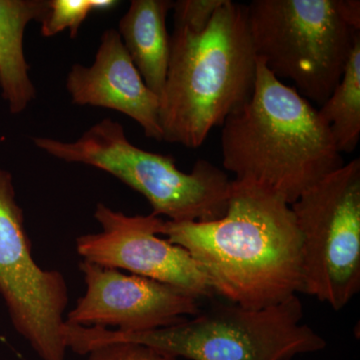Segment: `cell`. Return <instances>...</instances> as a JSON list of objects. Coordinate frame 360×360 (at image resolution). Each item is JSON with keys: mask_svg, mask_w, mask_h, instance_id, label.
Instances as JSON below:
<instances>
[{"mask_svg": "<svg viewBox=\"0 0 360 360\" xmlns=\"http://www.w3.org/2000/svg\"><path fill=\"white\" fill-rule=\"evenodd\" d=\"M221 127L225 169L269 187L290 205L345 165L319 111L258 58L252 94Z\"/></svg>", "mask_w": 360, "mask_h": 360, "instance_id": "2", "label": "cell"}, {"mask_svg": "<svg viewBox=\"0 0 360 360\" xmlns=\"http://www.w3.org/2000/svg\"><path fill=\"white\" fill-rule=\"evenodd\" d=\"M319 115L340 153H354L360 139V33L354 39L340 82Z\"/></svg>", "mask_w": 360, "mask_h": 360, "instance_id": "14", "label": "cell"}, {"mask_svg": "<svg viewBox=\"0 0 360 360\" xmlns=\"http://www.w3.org/2000/svg\"><path fill=\"white\" fill-rule=\"evenodd\" d=\"M87 360H176L153 348L130 342L110 341L92 347Z\"/></svg>", "mask_w": 360, "mask_h": 360, "instance_id": "17", "label": "cell"}, {"mask_svg": "<svg viewBox=\"0 0 360 360\" xmlns=\"http://www.w3.org/2000/svg\"><path fill=\"white\" fill-rule=\"evenodd\" d=\"M246 8L257 58L305 99L326 103L359 33L342 20L336 0H255Z\"/></svg>", "mask_w": 360, "mask_h": 360, "instance_id": "6", "label": "cell"}, {"mask_svg": "<svg viewBox=\"0 0 360 360\" xmlns=\"http://www.w3.org/2000/svg\"><path fill=\"white\" fill-rule=\"evenodd\" d=\"M257 63L243 4L225 0L201 32L174 25L160 96L162 141L202 146L250 98Z\"/></svg>", "mask_w": 360, "mask_h": 360, "instance_id": "3", "label": "cell"}, {"mask_svg": "<svg viewBox=\"0 0 360 360\" xmlns=\"http://www.w3.org/2000/svg\"><path fill=\"white\" fill-rule=\"evenodd\" d=\"M66 89L72 103L118 111L139 123L146 137L162 141L160 97L144 84L115 28L101 35L91 65H72Z\"/></svg>", "mask_w": 360, "mask_h": 360, "instance_id": "11", "label": "cell"}, {"mask_svg": "<svg viewBox=\"0 0 360 360\" xmlns=\"http://www.w3.org/2000/svg\"><path fill=\"white\" fill-rule=\"evenodd\" d=\"M172 6L170 0H132L118 23L117 32L125 49L144 84L160 101L169 63L167 18Z\"/></svg>", "mask_w": 360, "mask_h": 360, "instance_id": "12", "label": "cell"}, {"mask_svg": "<svg viewBox=\"0 0 360 360\" xmlns=\"http://www.w3.org/2000/svg\"><path fill=\"white\" fill-rule=\"evenodd\" d=\"M225 0H177L174 1V25L184 26L193 32L206 30L217 9Z\"/></svg>", "mask_w": 360, "mask_h": 360, "instance_id": "16", "label": "cell"}, {"mask_svg": "<svg viewBox=\"0 0 360 360\" xmlns=\"http://www.w3.org/2000/svg\"><path fill=\"white\" fill-rule=\"evenodd\" d=\"M302 239V293L341 310L360 290V160L291 205Z\"/></svg>", "mask_w": 360, "mask_h": 360, "instance_id": "7", "label": "cell"}, {"mask_svg": "<svg viewBox=\"0 0 360 360\" xmlns=\"http://www.w3.org/2000/svg\"><path fill=\"white\" fill-rule=\"evenodd\" d=\"M94 217L103 231L78 236L77 250L85 262L174 286L200 298L215 295L198 262L181 246L160 238L165 220L151 213L129 215L97 203Z\"/></svg>", "mask_w": 360, "mask_h": 360, "instance_id": "9", "label": "cell"}, {"mask_svg": "<svg viewBox=\"0 0 360 360\" xmlns=\"http://www.w3.org/2000/svg\"><path fill=\"white\" fill-rule=\"evenodd\" d=\"M40 150L68 163L108 172L142 194L156 217L174 222L212 221L227 210L231 180L210 161L200 160L191 172L179 170L172 155L149 153L127 139L120 122L104 118L77 141L34 137Z\"/></svg>", "mask_w": 360, "mask_h": 360, "instance_id": "5", "label": "cell"}, {"mask_svg": "<svg viewBox=\"0 0 360 360\" xmlns=\"http://www.w3.org/2000/svg\"><path fill=\"white\" fill-rule=\"evenodd\" d=\"M160 236L188 251L215 295L243 309H265L302 292L295 213L281 194L257 182L231 180L224 217L165 220Z\"/></svg>", "mask_w": 360, "mask_h": 360, "instance_id": "1", "label": "cell"}, {"mask_svg": "<svg viewBox=\"0 0 360 360\" xmlns=\"http://www.w3.org/2000/svg\"><path fill=\"white\" fill-rule=\"evenodd\" d=\"M0 295L15 330L42 360H65V312L70 293L58 270L32 257L22 208L11 172L0 167Z\"/></svg>", "mask_w": 360, "mask_h": 360, "instance_id": "8", "label": "cell"}, {"mask_svg": "<svg viewBox=\"0 0 360 360\" xmlns=\"http://www.w3.org/2000/svg\"><path fill=\"white\" fill-rule=\"evenodd\" d=\"M118 4L113 0H49L40 33L52 37L70 30L71 39H77L80 26L92 11H108Z\"/></svg>", "mask_w": 360, "mask_h": 360, "instance_id": "15", "label": "cell"}, {"mask_svg": "<svg viewBox=\"0 0 360 360\" xmlns=\"http://www.w3.org/2000/svg\"><path fill=\"white\" fill-rule=\"evenodd\" d=\"M340 14L350 28L359 32L360 2L359 0H336Z\"/></svg>", "mask_w": 360, "mask_h": 360, "instance_id": "18", "label": "cell"}, {"mask_svg": "<svg viewBox=\"0 0 360 360\" xmlns=\"http://www.w3.org/2000/svg\"><path fill=\"white\" fill-rule=\"evenodd\" d=\"M85 295L68 312L66 323L117 328L136 333L175 326L200 311L198 298L174 286L82 260Z\"/></svg>", "mask_w": 360, "mask_h": 360, "instance_id": "10", "label": "cell"}, {"mask_svg": "<svg viewBox=\"0 0 360 360\" xmlns=\"http://www.w3.org/2000/svg\"><path fill=\"white\" fill-rule=\"evenodd\" d=\"M49 1L0 0V91L13 115L23 112L37 98L23 39L26 26L44 20Z\"/></svg>", "mask_w": 360, "mask_h": 360, "instance_id": "13", "label": "cell"}, {"mask_svg": "<svg viewBox=\"0 0 360 360\" xmlns=\"http://www.w3.org/2000/svg\"><path fill=\"white\" fill-rule=\"evenodd\" d=\"M303 321L297 295L262 309L214 302L184 321L136 333L77 326L82 354L110 341L141 343L168 356L191 360H292L326 347V341Z\"/></svg>", "mask_w": 360, "mask_h": 360, "instance_id": "4", "label": "cell"}]
</instances>
